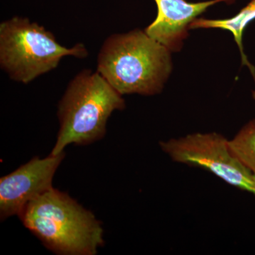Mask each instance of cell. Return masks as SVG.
I'll list each match as a JSON object with an SVG mask.
<instances>
[{"label": "cell", "mask_w": 255, "mask_h": 255, "mask_svg": "<svg viewBox=\"0 0 255 255\" xmlns=\"http://www.w3.org/2000/svg\"><path fill=\"white\" fill-rule=\"evenodd\" d=\"M122 95L98 72L82 70L70 82L58 105L60 129L50 155L70 144L87 145L103 138L109 118L123 110Z\"/></svg>", "instance_id": "3957f363"}, {"label": "cell", "mask_w": 255, "mask_h": 255, "mask_svg": "<svg viewBox=\"0 0 255 255\" xmlns=\"http://www.w3.org/2000/svg\"><path fill=\"white\" fill-rule=\"evenodd\" d=\"M65 152L40 158L34 157L26 164L0 179L1 221L22 214L32 201L53 189V179L65 158Z\"/></svg>", "instance_id": "8992f818"}, {"label": "cell", "mask_w": 255, "mask_h": 255, "mask_svg": "<svg viewBox=\"0 0 255 255\" xmlns=\"http://www.w3.org/2000/svg\"><path fill=\"white\" fill-rule=\"evenodd\" d=\"M229 147L233 155L255 176V120L242 128L229 140Z\"/></svg>", "instance_id": "9c48e42d"}, {"label": "cell", "mask_w": 255, "mask_h": 255, "mask_svg": "<svg viewBox=\"0 0 255 255\" xmlns=\"http://www.w3.org/2000/svg\"><path fill=\"white\" fill-rule=\"evenodd\" d=\"M230 0L188 2L187 0H155L157 17L145 28V33L170 52H178L188 36L189 26L197 16L216 3Z\"/></svg>", "instance_id": "52a82bcc"}, {"label": "cell", "mask_w": 255, "mask_h": 255, "mask_svg": "<svg viewBox=\"0 0 255 255\" xmlns=\"http://www.w3.org/2000/svg\"><path fill=\"white\" fill-rule=\"evenodd\" d=\"M255 19V0H252L246 6L241 10L236 16L225 19H206L196 18L189 26V29L196 28H219L232 33L235 41L241 51L243 65H246L251 70L255 81V68L248 59L243 50V37L245 30L252 21Z\"/></svg>", "instance_id": "ba28073f"}, {"label": "cell", "mask_w": 255, "mask_h": 255, "mask_svg": "<svg viewBox=\"0 0 255 255\" xmlns=\"http://www.w3.org/2000/svg\"><path fill=\"white\" fill-rule=\"evenodd\" d=\"M161 149L174 162L209 170L230 185L255 194L254 174L231 152L229 140L221 134H189L159 142Z\"/></svg>", "instance_id": "5b68a950"}, {"label": "cell", "mask_w": 255, "mask_h": 255, "mask_svg": "<svg viewBox=\"0 0 255 255\" xmlns=\"http://www.w3.org/2000/svg\"><path fill=\"white\" fill-rule=\"evenodd\" d=\"M82 43L61 46L51 32L27 18L14 17L0 24V66L14 81L28 84L54 70L65 56L87 58Z\"/></svg>", "instance_id": "277c9868"}, {"label": "cell", "mask_w": 255, "mask_h": 255, "mask_svg": "<svg viewBox=\"0 0 255 255\" xmlns=\"http://www.w3.org/2000/svg\"><path fill=\"white\" fill-rule=\"evenodd\" d=\"M18 217L55 254L95 255L105 243L95 215L54 188L30 202Z\"/></svg>", "instance_id": "6da1fadb"}, {"label": "cell", "mask_w": 255, "mask_h": 255, "mask_svg": "<svg viewBox=\"0 0 255 255\" xmlns=\"http://www.w3.org/2000/svg\"><path fill=\"white\" fill-rule=\"evenodd\" d=\"M170 53L145 31L114 34L101 48L97 71L122 95H154L172 71Z\"/></svg>", "instance_id": "7a4b0ae2"}, {"label": "cell", "mask_w": 255, "mask_h": 255, "mask_svg": "<svg viewBox=\"0 0 255 255\" xmlns=\"http://www.w3.org/2000/svg\"><path fill=\"white\" fill-rule=\"evenodd\" d=\"M255 176V175H254ZM254 179H255V176L254 177Z\"/></svg>", "instance_id": "30bf717a"}]
</instances>
